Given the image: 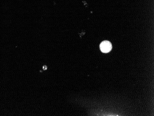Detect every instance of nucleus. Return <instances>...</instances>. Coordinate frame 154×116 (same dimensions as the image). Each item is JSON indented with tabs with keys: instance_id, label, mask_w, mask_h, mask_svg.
<instances>
[{
	"instance_id": "1",
	"label": "nucleus",
	"mask_w": 154,
	"mask_h": 116,
	"mask_svg": "<svg viewBox=\"0 0 154 116\" xmlns=\"http://www.w3.org/2000/svg\"><path fill=\"white\" fill-rule=\"evenodd\" d=\"M100 48L101 51L103 53H108L112 50V44L108 41H104L101 43Z\"/></svg>"
},
{
	"instance_id": "2",
	"label": "nucleus",
	"mask_w": 154,
	"mask_h": 116,
	"mask_svg": "<svg viewBox=\"0 0 154 116\" xmlns=\"http://www.w3.org/2000/svg\"><path fill=\"white\" fill-rule=\"evenodd\" d=\"M42 68H43V70H46L47 69V66H46V65H44V66H43Z\"/></svg>"
}]
</instances>
